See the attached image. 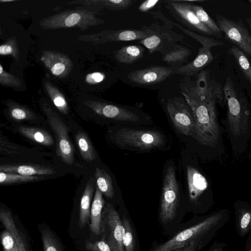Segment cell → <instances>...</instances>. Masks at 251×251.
I'll return each instance as SVG.
<instances>
[{
  "label": "cell",
  "mask_w": 251,
  "mask_h": 251,
  "mask_svg": "<svg viewBox=\"0 0 251 251\" xmlns=\"http://www.w3.org/2000/svg\"><path fill=\"white\" fill-rule=\"evenodd\" d=\"M229 219V213L226 209L214 212L157 246L152 251H173L183 248L195 239H201L207 243L227 223Z\"/></svg>",
  "instance_id": "6da1fadb"
},
{
  "label": "cell",
  "mask_w": 251,
  "mask_h": 251,
  "mask_svg": "<svg viewBox=\"0 0 251 251\" xmlns=\"http://www.w3.org/2000/svg\"><path fill=\"white\" fill-rule=\"evenodd\" d=\"M184 98L190 106L195 118L192 137L202 145L215 147L220 138L216 109L218 101L215 100L197 101Z\"/></svg>",
  "instance_id": "7a4b0ae2"
},
{
  "label": "cell",
  "mask_w": 251,
  "mask_h": 251,
  "mask_svg": "<svg viewBox=\"0 0 251 251\" xmlns=\"http://www.w3.org/2000/svg\"><path fill=\"white\" fill-rule=\"evenodd\" d=\"M179 88L185 98L197 101L215 100L221 103L224 99L221 85L211 77V72L202 70L191 76H183Z\"/></svg>",
  "instance_id": "3957f363"
},
{
  "label": "cell",
  "mask_w": 251,
  "mask_h": 251,
  "mask_svg": "<svg viewBox=\"0 0 251 251\" xmlns=\"http://www.w3.org/2000/svg\"><path fill=\"white\" fill-rule=\"evenodd\" d=\"M223 91L227 109L229 128L232 134L237 137L247 130L249 111L243 98L237 93L230 76L226 78Z\"/></svg>",
  "instance_id": "277c9868"
},
{
  "label": "cell",
  "mask_w": 251,
  "mask_h": 251,
  "mask_svg": "<svg viewBox=\"0 0 251 251\" xmlns=\"http://www.w3.org/2000/svg\"><path fill=\"white\" fill-rule=\"evenodd\" d=\"M144 27L150 34L139 43L143 45L151 54L159 52L162 55L177 42H183L184 36L174 31L172 29L173 25L165 23L161 25L155 23Z\"/></svg>",
  "instance_id": "5b68a950"
},
{
  "label": "cell",
  "mask_w": 251,
  "mask_h": 251,
  "mask_svg": "<svg viewBox=\"0 0 251 251\" xmlns=\"http://www.w3.org/2000/svg\"><path fill=\"white\" fill-rule=\"evenodd\" d=\"M179 202V192L175 169L170 166L166 170L161 197L159 216L167 224L173 220Z\"/></svg>",
  "instance_id": "8992f818"
},
{
  "label": "cell",
  "mask_w": 251,
  "mask_h": 251,
  "mask_svg": "<svg viewBox=\"0 0 251 251\" xmlns=\"http://www.w3.org/2000/svg\"><path fill=\"white\" fill-rule=\"evenodd\" d=\"M117 143L123 146L149 150L158 148L164 143L162 134L157 131L121 128L115 135Z\"/></svg>",
  "instance_id": "52a82bcc"
},
{
  "label": "cell",
  "mask_w": 251,
  "mask_h": 251,
  "mask_svg": "<svg viewBox=\"0 0 251 251\" xmlns=\"http://www.w3.org/2000/svg\"><path fill=\"white\" fill-rule=\"evenodd\" d=\"M101 230L103 240L109 245L112 251H125L123 221L117 211L109 202L104 205L102 210Z\"/></svg>",
  "instance_id": "ba28073f"
},
{
  "label": "cell",
  "mask_w": 251,
  "mask_h": 251,
  "mask_svg": "<svg viewBox=\"0 0 251 251\" xmlns=\"http://www.w3.org/2000/svg\"><path fill=\"white\" fill-rule=\"evenodd\" d=\"M166 106L176 130L182 134L192 137L195 118L190 106L184 97H174L168 99Z\"/></svg>",
  "instance_id": "9c48e42d"
},
{
  "label": "cell",
  "mask_w": 251,
  "mask_h": 251,
  "mask_svg": "<svg viewBox=\"0 0 251 251\" xmlns=\"http://www.w3.org/2000/svg\"><path fill=\"white\" fill-rule=\"evenodd\" d=\"M165 4L171 14L188 29L197 33L217 37L213 31L200 21L189 3L184 0H169L165 1Z\"/></svg>",
  "instance_id": "30bf717a"
},
{
  "label": "cell",
  "mask_w": 251,
  "mask_h": 251,
  "mask_svg": "<svg viewBox=\"0 0 251 251\" xmlns=\"http://www.w3.org/2000/svg\"><path fill=\"white\" fill-rule=\"evenodd\" d=\"M216 19L219 27L225 34V38L251 56V35L242 20L235 21L221 15H217Z\"/></svg>",
  "instance_id": "8fae6325"
},
{
  "label": "cell",
  "mask_w": 251,
  "mask_h": 251,
  "mask_svg": "<svg viewBox=\"0 0 251 251\" xmlns=\"http://www.w3.org/2000/svg\"><path fill=\"white\" fill-rule=\"evenodd\" d=\"M44 110L49 124L56 136L57 155L66 164L73 165L74 162V150L69 138L67 126L50 107L46 106Z\"/></svg>",
  "instance_id": "7c38bea8"
},
{
  "label": "cell",
  "mask_w": 251,
  "mask_h": 251,
  "mask_svg": "<svg viewBox=\"0 0 251 251\" xmlns=\"http://www.w3.org/2000/svg\"><path fill=\"white\" fill-rule=\"evenodd\" d=\"M176 69L170 66H153L131 71L127 77L131 82L137 85H153L160 83L174 75Z\"/></svg>",
  "instance_id": "4fadbf2b"
},
{
  "label": "cell",
  "mask_w": 251,
  "mask_h": 251,
  "mask_svg": "<svg viewBox=\"0 0 251 251\" xmlns=\"http://www.w3.org/2000/svg\"><path fill=\"white\" fill-rule=\"evenodd\" d=\"M86 104L95 113L105 118L126 122L140 120L136 113L122 106L97 101L87 102Z\"/></svg>",
  "instance_id": "5bb4252c"
},
{
  "label": "cell",
  "mask_w": 251,
  "mask_h": 251,
  "mask_svg": "<svg viewBox=\"0 0 251 251\" xmlns=\"http://www.w3.org/2000/svg\"><path fill=\"white\" fill-rule=\"evenodd\" d=\"M211 47L202 46L199 49V52L193 61L183 66L176 68L175 74L183 76H191L198 74L204 67L211 63L214 59L211 51Z\"/></svg>",
  "instance_id": "9a60e30c"
},
{
  "label": "cell",
  "mask_w": 251,
  "mask_h": 251,
  "mask_svg": "<svg viewBox=\"0 0 251 251\" xmlns=\"http://www.w3.org/2000/svg\"><path fill=\"white\" fill-rule=\"evenodd\" d=\"M189 197L192 202H196L207 189L208 182L199 171L191 166L186 168Z\"/></svg>",
  "instance_id": "2e32d148"
},
{
  "label": "cell",
  "mask_w": 251,
  "mask_h": 251,
  "mask_svg": "<svg viewBox=\"0 0 251 251\" xmlns=\"http://www.w3.org/2000/svg\"><path fill=\"white\" fill-rule=\"evenodd\" d=\"M0 171L25 176L50 175L55 173L51 168L36 165L2 164L0 166Z\"/></svg>",
  "instance_id": "e0dca14e"
},
{
  "label": "cell",
  "mask_w": 251,
  "mask_h": 251,
  "mask_svg": "<svg viewBox=\"0 0 251 251\" xmlns=\"http://www.w3.org/2000/svg\"><path fill=\"white\" fill-rule=\"evenodd\" d=\"M150 32L144 26L140 29H124L107 31L104 34L103 41H129L142 40L147 38Z\"/></svg>",
  "instance_id": "ac0fdd59"
},
{
  "label": "cell",
  "mask_w": 251,
  "mask_h": 251,
  "mask_svg": "<svg viewBox=\"0 0 251 251\" xmlns=\"http://www.w3.org/2000/svg\"><path fill=\"white\" fill-rule=\"evenodd\" d=\"M234 213L237 233L240 237H244L251 229V206L243 203H237Z\"/></svg>",
  "instance_id": "d6986e66"
},
{
  "label": "cell",
  "mask_w": 251,
  "mask_h": 251,
  "mask_svg": "<svg viewBox=\"0 0 251 251\" xmlns=\"http://www.w3.org/2000/svg\"><path fill=\"white\" fill-rule=\"evenodd\" d=\"M191 53L187 47L176 44L162 54V60L169 66L177 68L185 65Z\"/></svg>",
  "instance_id": "ffe728a7"
},
{
  "label": "cell",
  "mask_w": 251,
  "mask_h": 251,
  "mask_svg": "<svg viewBox=\"0 0 251 251\" xmlns=\"http://www.w3.org/2000/svg\"><path fill=\"white\" fill-rule=\"evenodd\" d=\"M102 194L97 187L90 210L91 223L89 227L91 230L97 235L101 233L102 212L105 203Z\"/></svg>",
  "instance_id": "44dd1931"
},
{
  "label": "cell",
  "mask_w": 251,
  "mask_h": 251,
  "mask_svg": "<svg viewBox=\"0 0 251 251\" xmlns=\"http://www.w3.org/2000/svg\"><path fill=\"white\" fill-rule=\"evenodd\" d=\"M145 48L140 45L124 46L115 52V58L120 63L131 64L141 59L144 55Z\"/></svg>",
  "instance_id": "7402d4cb"
},
{
  "label": "cell",
  "mask_w": 251,
  "mask_h": 251,
  "mask_svg": "<svg viewBox=\"0 0 251 251\" xmlns=\"http://www.w3.org/2000/svg\"><path fill=\"white\" fill-rule=\"evenodd\" d=\"M94 187L90 179L87 183L80 203L79 225L80 227L84 226L90 217V205Z\"/></svg>",
  "instance_id": "603a6c76"
},
{
  "label": "cell",
  "mask_w": 251,
  "mask_h": 251,
  "mask_svg": "<svg viewBox=\"0 0 251 251\" xmlns=\"http://www.w3.org/2000/svg\"><path fill=\"white\" fill-rule=\"evenodd\" d=\"M19 132L24 136L46 146L53 144L51 136L46 130L37 127L22 126L19 128Z\"/></svg>",
  "instance_id": "cb8c5ba5"
},
{
  "label": "cell",
  "mask_w": 251,
  "mask_h": 251,
  "mask_svg": "<svg viewBox=\"0 0 251 251\" xmlns=\"http://www.w3.org/2000/svg\"><path fill=\"white\" fill-rule=\"evenodd\" d=\"M75 141L80 153L83 159L92 162L97 157L94 148L86 134L79 131L75 136Z\"/></svg>",
  "instance_id": "d4e9b609"
},
{
  "label": "cell",
  "mask_w": 251,
  "mask_h": 251,
  "mask_svg": "<svg viewBox=\"0 0 251 251\" xmlns=\"http://www.w3.org/2000/svg\"><path fill=\"white\" fill-rule=\"evenodd\" d=\"M0 220L6 229L14 237L20 251H26L24 242L15 224L11 212L1 208L0 211Z\"/></svg>",
  "instance_id": "484cf974"
},
{
  "label": "cell",
  "mask_w": 251,
  "mask_h": 251,
  "mask_svg": "<svg viewBox=\"0 0 251 251\" xmlns=\"http://www.w3.org/2000/svg\"><path fill=\"white\" fill-rule=\"evenodd\" d=\"M95 178L97 187L107 198L112 199L114 196V191L111 177L103 169L96 168Z\"/></svg>",
  "instance_id": "4316f807"
},
{
  "label": "cell",
  "mask_w": 251,
  "mask_h": 251,
  "mask_svg": "<svg viewBox=\"0 0 251 251\" xmlns=\"http://www.w3.org/2000/svg\"><path fill=\"white\" fill-rule=\"evenodd\" d=\"M228 52L234 57L244 76L251 84V63L246 54L234 45L229 49Z\"/></svg>",
  "instance_id": "83f0119b"
},
{
  "label": "cell",
  "mask_w": 251,
  "mask_h": 251,
  "mask_svg": "<svg viewBox=\"0 0 251 251\" xmlns=\"http://www.w3.org/2000/svg\"><path fill=\"white\" fill-rule=\"evenodd\" d=\"M190 5L200 21L213 31L218 37L221 38L222 32L218 25L210 17L203 8L194 4H190Z\"/></svg>",
  "instance_id": "f1b7e54d"
},
{
  "label": "cell",
  "mask_w": 251,
  "mask_h": 251,
  "mask_svg": "<svg viewBox=\"0 0 251 251\" xmlns=\"http://www.w3.org/2000/svg\"><path fill=\"white\" fill-rule=\"evenodd\" d=\"M44 178L40 176H25L15 173H8L0 172V183L1 185L25 183Z\"/></svg>",
  "instance_id": "f546056e"
},
{
  "label": "cell",
  "mask_w": 251,
  "mask_h": 251,
  "mask_svg": "<svg viewBox=\"0 0 251 251\" xmlns=\"http://www.w3.org/2000/svg\"><path fill=\"white\" fill-rule=\"evenodd\" d=\"M171 24L173 26H176L181 30L185 34H188L192 38L197 40L198 41L201 43L202 46H209L212 48L215 46H219L224 45V42L222 41L215 39L210 37L198 34V33L193 32L188 29L187 28H185L181 26L180 25L176 23L171 22Z\"/></svg>",
  "instance_id": "4dcf8cb0"
},
{
  "label": "cell",
  "mask_w": 251,
  "mask_h": 251,
  "mask_svg": "<svg viewBox=\"0 0 251 251\" xmlns=\"http://www.w3.org/2000/svg\"><path fill=\"white\" fill-rule=\"evenodd\" d=\"M124 228L123 245L125 251H135V239L131 224L126 217L122 220Z\"/></svg>",
  "instance_id": "1f68e13d"
},
{
  "label": "cell",
  "mask_w": 251,
  "mask_h": 251,
  "mask_svg": "<svg viewBox=\"0 0 251 251\" xmlns=\"http://www.w3.org/2000/svg\"><path fill=\"white\" fill-rule=\"evenodd\" d=\"M44 251H61L52 233L48 229L42 231Z\"/></svg>",
  "instance_id": "d6a6232c"
},
{
  "label": "cell",
  "mask_w": 251,
  "mask_h": 251,
  "mask_svg": "<svg viewBox=\"0 0 251 251\" xmlns=\"http://www.w3.org/2000/svg\"><path fill=\"white\" fill-rule=\"evenodd\" d=\"M0 240L4 251H20L14 237L8 230H4L1 233Z\"/></svg>",
  "instance_id": "836d02e7"
},
{
  "label": "cell",
  "mask_w": 251,
  "mask_h": 251,
  "mask_svg": "<svg viewBox=\"0 0 251 251\" xmlns=\"http://www.w3.org/2000/svg\"><path fill=\"white\" fill-rule=\"evenodd\" d=\"M102 2L107 8L114 10L127 9L133 3L132 0H107Z\"/></svg>",
  "instance_id": "e575fe53"
},
{
  "label": "cell",
  "mask_w": 251,
  "mask_h": 251,
  "mask_svg": "<svg viewBox=\"0 0 251 251\" xmlns=\"http://www.w3.org/2000/svg\"><path fill=\"white\" fill-rule=\"evenodd\" d=\"M10 113L11 117L16 120H31L34 116L27 110L17 107L11 108Z\"/></svg>",
  "instance_id": "d590c367"
},
{
  "label": "cell",
  "mask_w": 251,
  "mask_h": 251,
  "mask_svg": "<svg viewBox=\"0 0 251 251\" xmlns=\"http://www.w3.org/2000/svg\"><path fill=\"white\" fill-rule=\"evenodd\" d=\"M85 248L88 251H112L109 245L103 240L94 242H87Z\"/></svg>",
  "instance_id": "8d00e7d4"
},
{
  "label": "cell",
  "mask_w": 251,
  "mask_h": 251,
  "mask_svg": "<svg viewBox=\"0 0 251 251\" xmlns=\"http://www.w3.org/2000/svg\"><path fill=\"white\" fill-rule=\"evenodd\" d=\"M51 98L54 104L60 111L64 114L68 113L67 103L62 95L58 93H51Z\"/></svg>",
  "instance_id": "74e56055"
},
{
  "label": "cell",
  "mask_w": 251,
  "mask_h": 251,
  "mask_svg": "<svg viewBox=\"0 0 251 251\" xmlns=\"http://www.w3.org/2000/svg\"><path fill=\"white\" fill-rule=\"evenodd\" d=\"M161 2L159 0H147L143 1L138 6V10L143 13H150Z\"/></svg>",
  "instance_id": "f35d334b"
},
{
  "label": "cell",
  "mask_w": 251,
  "mask_h": 251,
  "mask_svg": "<svg viewBox=\"0 0 251 251\" xmlns=\"http://www.w3.org/2000/svg\"><path fill=\"white\" fill-rule=\"evenodd\" d=\"M206 244L201 239H195L183 247L181 251H199Z\"/></svg>",
  "instance_id": "ab89813d"
},
{
  "label": "cell",
  "mask_w": 251,
  "mask_h": 251,
  "mask_svg": "<svg viewBox=\"0 0 251 251\" xmlns=\"http://www.w3.org/2000/svg\"><path fill=\"white\" fill-rule=\"evenodd\" d=\"M81 20V16L77 13H73L69 15L65 20V25L71 27L77 24Z\"/></svg>",
  "instance_id": "60d3db41"
},
{
  "label": "cell",
  "mask_w": 251,
  "mask_h": 251,
  "mask_svg": "<svg viewBox=\"0 0 251 251\" xmlns=\"http://www.w3.org/2000/svg\"><path fill=\"white\" fill-rule=\"evenodd\" d=\"M105 78L104 74L100 72H94L88 74L86 76V81L89 83H96L102 81Z\"/></svg>",
  "instance_id": "b9f144b4"
},
{
  "label": "cell",
  "mask_w": 251,
  "mask_h": 251,
  "mask_svg": "<svg viewBox=\"0 0 251 251\" xmlns=\"http://www.w3.org/2000/svg\"><path fill=\"white\" fill-rule=\"evenodd\" d=\"M66 65L61 62H58L53 64L51 68V72L55 75H59L65 71Z\"/></svg>",
  "instance_id": "7bdbcfd3"
},
{
  "label": "cell",
  "mask_w": 251,
  "mask_h": 251,
  "mask_svg": "<svg viewBox=\"0 0 251 251\" xmlns=\"http://www.w3.org/2000/svg\"><path fill=\"white\" fill-rule=\"evenodd\" d=\"M227 245L224 242H215L208 251H226Z\"/></svg>",
  "instance_id": "ee69618b"
},
{
  "label": "cell",
  "mask_w": 251,
  "mask_h": 251,
  "mask_svg": "<svg viewBox=\"0 0 251 251\" xmlns=\"http://www.w3.org/2000/svg\"><path fill=\"white\" fill-rule=\"evenodd\" d=\"M13 49L12 47L8 44H3L0 47V54L1 55H7L12 54Z\"/></svg>",
  "instance_id": "f6af8a7d"
},
{
  "label": "cell",
  "mask_w": 251,
  "mask_h": 251,
  "mask_svg": "<svg viewBox=\"0 0 251 251\" xmlns=\"http://www.w3.org/2000/svg\"><path fill=\"white\" fill-rule=\"evenodd\" d=\"M244 251H251V239L249 237L245 244Z\"/></svg>",
  "instance_id": "bcb514c9"
},
{
  "label": "cell",
  "mask_w": 251,
  "mask_h": 251,
  "mask_svg": "<svg viewBox=\"0 0 251 251\" xmlns=\"http://www.w3.org/2000/svg\"><path fill=\"white\" fill-rule=\"evenodd\" d=\"M246 21H247V23L250 28L251 29V17L247 18Z\"/></svg>",
  "instance_id": "7dc6e473"
},
{
  "label": "cell",
  "mask_w": 251,
  "mask_h": 251,
  "mask_svg": "<svg viewBox=\"0 0 251 251\" xmlns=\"http://www.w3.org/2000/svg\"><path fill=\"white\" fill-rule=\"evenodd\" d=\"M15 0H1L0 1L1 2H11V1H14Z\"/></svg>",
  "instance_id": "c3c4849f"
},
{
  "label": "cell",
  "mask_w": 251,
  "mask_h": 251,
  "mask_svg": "<svg viewBox=\"0 0 251 251\" xmlns=\"http://www.w3.org/2000/svg\"><path fill=\"white\" fill-rule=\"evenodd\" d=\"M248 237L250 238L251 239V229L249 233Z\"/></svg>",
  "instance_id": "681fc988"
},
{
  "label": "cell",
  "mask_w": 251,
  "mask_h": 251,
  "mask_svg": "<svg viewBox=\"0 0 251 251\" xmlns=\"http://www.w3.org/2000/svg\"><path fill=\"white\" fill-rule=\"evenodd\" d=\"M182 248H181V249H177L176 250H175V251H181V250H182Z\"/></svg>",
  "instance_id": "f907efd6"
},
{
  "label": "cell",
  "mask_w": 251,
  "mask_h": 251,
  "mask_svg": "<svg viewBox=\"0 0 251 251\" xmlns=\"http://www.w3.org/2000/svg\"><path fill=\"white\" fill-rule=\"evenodd\" d=\"M249 1H250V2H251V0H249Z\"/></svg>",
  "instance_id": "816d5d0a"
}]
</instances>
